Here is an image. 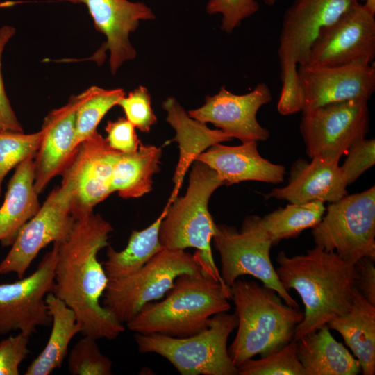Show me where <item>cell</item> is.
Returning a JSON list of instances; mask_svg holds the SVG:
<instances>
[{
	"mask_svg": "<svg viewBox=\"0 0 375 375\" xmlns=\"http://www.w3.org/2000/svg\"><path fill=\"white\" fill-rule=\"evenodd\" d=\"M195 160L212 169L226 185L247 181L278 184L283 183L285 175L283 165L261 156L256 141L238 146L215 144L201 153Z\"/></svg>",
	"mask_w": 375,
	"mask_h": 375,
	"instance_id": "44dd1931",
	"label": "cell"
},
{
	"mask_svg": "<svg viewBox=\"0 0 375 375\" xmlns=\"http://www.w3.org/2000/svg\"><path fill=\"white\" fill-rule=\"evenodd\" d=\"M171 201H168L159 217L148 227L133 231L126 247L116 251L108 246L106 260L102 262L108 280L117 279L139 271L156 254L164 249L159 231Z\"/></svg>",
	"mask_w": 375,
	"mask_h": 375,
	"instance_id": "83f0119b",
	"label": "cell"
},
{
	"mask_svg": "<svg viewBox=\"0 0 375 375\" xmlns=\"http://www.w3.org/2000/svg\"><path fill=\"white\" fill-rule=\"evenodd\" d=\"M238 331L228 348L238 368L256 355L279 350L294 338L303 312L288 305L273 289L238 278L230 286Z\"/></svg>",
	"mask_w": 375,
	"mask_h": 375,
	"instance_id": "3957f363",
	"label": "cell"
},
{
	"mask_svg": "<svg viewBox=\"0 0 375 375\" xmlns=\"http://www.w3.org/2000/svg\"><path fill=\"white\" fill-rule=\"evenodd\" d=\"M15 33V28L11 26L6 25L0 28V131L24 132L6 94L1 74L2 53L6 44Z\"/></svg>",
	"mask_w": 375,
	"mask_h": 375,
	"instance_id": "f35d334b",
	"label": "cell"
},
{
	"mask_svg": "<svg viewBox=\"0 0 375 375\" xmlns=\"http://www.w3.org/2000/svg\"><path fill=\"white\" fill-rule=\"evenodd\" d=\"M238 374L306 375L299 360L297 344L294 340L269 355L247 360L238 367Z\"/></svg>",
	"mask_w": 375,
	"mask_h": 375,
	"instance_id": "4dcf8cb0",
	"label": "cell"
},
{
	"mask_svg": "<svg viewBox=\"0 0 375 375\" xmlns=\"http://www.w3.org/2000/svg\"><path fill=\"white\" fill-rule=\"evenodd\" d=\"M41 137V131L28 134L11 131H0V197L6 174L26 158L35 155Z\"/></svg>",
	"mask_w": 375,
	"mask_h": 375,
	"instance_id": "1f68e13d",
	"label": "cell"
},
{
	"mask_svg": "<svg viewBox=\"0 0 375 375\" xmlns=\"http://www.w3.org/2000/svg\"><path fill=\"white\" fill-rule=\"evenodd\" d=\"M300 122L307 155L340 160L369 131L368 101L353 99L303 110Z\"/></svg>",
	"mask_w": 375,
	"mask_h": 375,
	"instance_id": "30bf717a",
	"label": "cell"
},
{
	"mask_svg": "<svg viewBox=\"0 0 375 375\" xmlns=\"http://www.w3.org/2000/svg\"><path fill=\"white\" fill-rule=\"evenodd\" d=\"M45 301L51 316L50 335L44 348L27 367L25 375H49L60 368L67 356L70 342L82 332L74 312L61 299L50 292Z\"/></svg>",
	"mask_w": 375,
	"mask_h": 375,
	"instance_id": "484cf974",
	"label": "cell"
},
{
	"mask_svg": "<svg viewBox=\"0 0 375 375\" xmlns=\"http://www.w3.org/2000/svg\"><path fill=\"white\" fill-rule=\"evenodd\" d=\"M56 260L53 244L31 274L0 284V335L19 331L31 337L38 328L51 324L45 298L53 291Z\"/></svg>",
	"mask_w": 375,
	"mask_h": 375,
	"instance_id": "4fadbf2b",
	"label": "cell"
},
{
	"mask_svg": "<svg viewBox=\"0 0 375 375\" xmlns=\"http://www.w3.org/2000/svg\"><path fill=\"white\" fill-rule=\"evenodd\" d=\"M72 184L62 179L60 185L51 192L38 212L18 233L0 262V274L15 273L23 278L42 249L67 237L75 220L72 215Z\"/></svg>",
	"mask_w": 375,
	"mask_h": 375,
	"instance_id": "7c38bea8",
	"label": "cell"
},
{
	"mask_svg": "<svg viewBox=\"0 0 375 375\" xmlns=\"http://www.w3.org/2000/svg\"><path fill=\"white\" fill-rule=\"evenodd\" d=\"M162 149L140 144L130 153H120L113 169L111 188L123 199L139 198L152 190L153 176L160 172Z\"/></svg>",
	"mask_w": 375,
	"mask_h": 375,
	"instance_id": "4316f807",
	"label": "cell"
},
{
	"mask_svg": "<svg viewBox=\"0 0 375 375\" xmlns=\"http://www.w3.org/2000/svg\"><path fill=\"white\" fill-rule=\"evenodd\" d=\"M297 70L302 110L353 99L368 101L375 91L374 62L360 60L338 66L305 65Z\"/></svg>",
	"mask_w": 375,
	"mask_h": 375,
	"instance_id": "9a60e30c",
	"label": "cell"
},
{
	"mask_svg": "<svg viewBox=\"0 0 375 375\" xmlns=\"http://www.w3.org/2000/svg\"><path fill=\"white\" fill-rule=\"evenodd\" d=\"M85 4L94 22L97 31L106 36V41L90 58L101 65L110 51V67L112 74L127 60L136 56L128 36L135 31L142 20H152L156 16L151 9L142 2L128 0H65Z\"/></svg>",
	"mask_w": 375,
	"mask_h": 375,
	"instance_id": "ac0fdd59",
	"label": "cell"
},
{
	"mask_svg": "<svg viewBox=\"0 0 375 375\" xmlns=\"http://www.w3.org/2000/svg\"><path fill=\"white\" fill-rule=\"evenodd\" d=\"M308 162L299 159L292 165L288 183L273 189L265 198L303 204L311 201L335 202L347 194L339 160L315 156Z\"/></svg>",
	"mask_w": 375,
	"mask_h": 375,
	"instance_id": "ffe728a7",
	"label": "cell"
},
{
	"mask_svg": "<svg viewBox=\"0 0 375 375\" xmlns=\"http://www.w3.org/2000/svg\"><path fill=\"white\" fill-rule=\"evenodd\" d=\"M83 92L45 117L39 148L34 157V187L39 194L60 174L75 150L76 115Z\"/></svg>",
	"mask_w": 375,
	"mask_h": 375,
	"instance_id": "d6986e66",
	"label": "cell"
},
{
	"mask_svg": "<svg viewBox=\"0 0 375 375\" xmlns=\"http://www.w3.org/2000/svg\"><path fill=\"white\" fill-rule=\"evenodd\" d=\"M192 163L187 191L169 205L160 227V240L169 249H196L204 272L225 285L212 256L216 224L208 210L210 197L224 183L206 164L198 160Z\"/></svg>",
	"mask_w": 375,
	"mask_h": 375,
	"instance_id": "8992f818",
	"label": "cell"
},
{
	"mask_svg": "<svg viewBox=\"0 0 375 375\" xmlns=\"http://www.w3.org/2000/svg\"><path fill=\"white\" fill-rule=\"evenodd\" d=\"M166 297L149 302L126 327L137 333L185 338L204 330L210 319L231 309V289L206 273L183 274Z\"/></svg>",
	"mask_w": 375,
	"mask_h": 375,
	"instance_id": "277c9868",
	"label": "cell"
},
{
	"mask_svg": "<svg viewBox=\"0 0 375 375\" xmlns=\"http://www.w3.org/2000/svg\"><path fill=\"white\" fill-rule=\"evenodd\" d=\"M71 349L67 369L72 375H110L112 362L103 355L96 339L83 335Z\"/></svg>",
	"mask_w": 375,
	"mask_h": 375,
	"instance_id": "d6a6232c",
	"label": "cell"
},
{
	"mask_svg": "<svg viewBox=\"0 0 375 375\" xmlns=\"http://www.w3.org/2000/svg\"><path fill=\"white\" fill-rule=\"evenodd\" d=\"M201 273L205 272L195 253L164 248L137 272L108 280L102 305L126 324L144 305L162 298L179 275Z\"/></svg>",
	"mask_w": 375,
	"mask_h": 375,
	"instance_id": "ba28073f",
	"label": "cell"
},
{
	"mask_svg": "<svg viewBox=\"0 0 375 375\" xmlns=\"http://www.w3.org/2000/svg\"><path fill=\"white\" fill-rule=\"evenodd\" d=\"M340 166L347 185H351L375 164V140L365 138L354 143Z\"/></svg>",
	"mask_w": 375,
	"mask_h": 375,
	"instance_id": "d590c367",
	"label": "cell"
},
{
	"mask_svg": "<svg viewBox=\"0 0 375 375\" xmlns=\"http://www.w3.org/2000/svg\"><path fill=\"white\" fill-rule=\"evenodd\" d=\"M30 336L20 333L0 341V375H18L19 367L29 353Z\"/></svg>",
	"mask_w": 375,
	"mask_h": 375,
	"instance_id": "8d00e7d4",
	"label": "cell"
},
{
	"mask_svg": "<svg viewBox=\"0 0 375 375\" xmlns=\"http://www.w3.org/2000/svg\"><path fill=\"white\" fill-rule=\"evenodd\" d=\"M125 95L122 88L104 89L92 86L83 92L76 115L74 147L96 133L106 114Z\"/></svg>",
	"mask_w": 375,
	"mask_h": 375,
	"instance_id": "f546056e",
	"label": "cell"
},
{
	"mask_svg": "<svg viewBox=\"0 0 375 375\" xmlns=\"http://www.w3.org/2000/svg\"><path fill=\"white\" fill-rule=\"evenodd\" d=\"M374 260L367 257L360 258L354 264V269L356 288L369 303L375 306Z\"/></svg>",
	"mask_w": 375,
	"mask_h": 375,
	"instance_id": "ab89813d",
	"label": "cell"
},
{
	"mask_svg": "<svg viewBox=\"0 0 375 375\" xmlns=\"http://www.w3.org/2000/svg\"><path fill=\"white\" fill-rule=\"evenodd\" d=\"M359 1H363L364 0H359Z\"/></svg>",
	"mask_w": 375,
	"mask_h": 375,
	"instance_id": "b9f144b4",
	"label": "cell"
},
{
	"mask_svg": "<svg viewBox=\"0 0 375 375\" xmlns=\"http://www.w3.org/2000/svg\"><path fill=\"white\" fill-rule=\"evenodd\" d=\"M296 341L306 375H357L361 371L358 360L334 338L327 325Z\"/></svg>",
	"mask_w": 375,
	"mask_h": 375,
	"instance_id": "cb8c5ba5",
	"label": "cell"
},
{
	"mask_svg": "<svg viewBox=\"0 0 375 375\" xmlns=\"http://www.w3.org/2000/svg\"><path fill=\"white\" fill-rule=\"evenodd\" d=\"M112 230L108 221L92 212L75 218L67 237L53 243L57 260L53 293L74 312L82 335L96 340H114L125 331L100 303L108 278L98 253L109 245Z\"/></svg>",
	"mask_w": 375,
	"mask_h": 375,
	"instance_id": "6da1fadb",
	"label": "cell"
},
{
	"mask_svg": "<svg viewBox=\"0 0 375 375\" xmlns=\"http://www.w3.org/2000/svg\"><path fill=\"white\" fill-rule=\"evenodd\" d=\"M364 8L372 15H375V0H364Z\"/></svg>",
	"mask_w": 375,
	"mask_h": 375,
	"instance_id": "60d3db41",
	"label": "cell"
},
{
	"mask_svg": "<svg viewBox=\"0 0 375 375\" xmlns=\"http://www.w3.org/2000/svg\"><path fill=\"white\" fill-rule=\"evenodd\" d=\"M272 99L266 83L258 84L244 94H235L222 86L213 96H206L203 105L188 111L191 118L202 123H211L231 139L242 143L265 141L269 131L257 120L258 110Z\"/></svg>",
	"mask_w": 375,
	"mask_h": 375,
	"instance_id": "e0dca14e",
	"label": "cell"
},
{
	"mask_svg": "<svg viewBox=\"0 0 375 375\" xmlns=\"http://www.w3.org/2000/svg\"><path fill=\"white\" fill-rule=\"evenodd\" d=\"M120 153L97 131L76 147L60 174L72 185L74 217L92 212L112 193L113 169Z\"/></svg>",
	"mask_w": 375,
	"mask_h": 375,
	"instance_id": "5bb4252c",
	"label": "cell"
},
{
	"mask_svg": "<svg viewBox=\"0 0 375 375\" xmlns=\"http://www.w3.org/2000/svg\"><path fill=\"white\" fill-rule=\"evenodd\" d=\"M276 269L283 288L294 290L304 305L303 319L293 340L313 332L347 312L356 289V271L352 265L335 251L315 246L305 254L276 256Z\"/></svg>",
	"mask_w": 375,
	"mask_h": 375,
	"instance_id": "7a4b0ae2",
	"label": "cell"
},
{
	"mask_svg": "<svg viewBox=\"0 0 375 375\" xmlns=\"http://www.w3.org/2000/svg\"><path fill=\"white\" fill-rule=\"evenodd\" d=\"M20 162L10 178L3 204L0 207V242L11 246L25 224L40 210L41 205L34 187V157Z\"/></svg>",
	"mask_w": 375,
	"mask_h": 375,
	"instance_id": "7402d4cb",
	"label": "cell"
},
{
	"mask_svg": "<svg viewBox=\"0 0 375 375\" xmlns=\"http://www.w3.org/2000/svg\"><path fill=\"white\" fill-rule=\"evenodd\" d=\"M325 211L324 203L320 201L290 203L263 217L247 216L243 222L260 231L276 245L282 240L295 238L304 230L315 227Z\"/></svg>",
	"mask_w": 375,
	"mask_h": 375,
	"instance_id": "f1b7e54d",
	"label": "cell"
},
{
	"mask_svg": "<svg viewBox=\"0 0 375 375\" xmlns=\"http://www.w3.org/2000/svg\"><path fill=\"white\" fill-rule=\"evenodd\" d=\"M277 0H264L266 5L273 6ZM259 10L257 0H209L206 5L208 14H221V28L231 33L239 26L244 19L251 17Z\"/></svg>",
	"mask_w": 375,
	"mask_h": 375,
	"instance_id": "836d02e7",
	"label": "cell"
},
{
	"mask_svg": "<svg viewBox=\"0 0 375 375\" xmlns=\"http://www.w3.org/2000/svg\"><path fill=\"white\" fill-rule=\"evenodd\" d=\"M327 326L338 331L360 363L364 375L375 374V306L356 288L349 309Z\"/></svg>",
	"mask_w": 375,
	"mask_h": 375,
	"instance_id": "d4e9b609",
	"label": "cell"
},
{
	"mask_svg": "<svg viewBox=\"0 0 375 375\" xmlns=\"http://www.w3.org/2000/svg\"><path fill=\"white\" fill-rule=\"evenodd\" d=\"M212 240L219 253V272L225 285L230 288L241 276L251 275L274 290L288 305L299 308L278 277L269 255L273 245L262 233L244 222L240 231L233 226L216 224Z\"/></svg>",
	"mask_w": 375,
	"mask_h": 375,
	"instance_id": "8fae6325",
	"label": "cell"
},
{
	"mask_svg": "<svg viewBox=\"0 0 375 375\" xmlns=\"http://www.w3.org/2000/svg\"><path fill=\"white\" fill-rule=\"evenodd\" d=\"M374 57V15L359 3L321 31L306 65L338 66L360 60L372 62Z\"/></svg>",
	"mask_w": 375,
	"mask_h": 375,
	"instance_id": "2e32d148",
	"label": "cell"
},
{
	"mask_svg": "<svg viewBox=\"0 0 375 375\" xmlns=\"http://www.w3.org/2000/svg\"><path fill=\"white\" fill-rule=\"evenodd\" d=\"M312 235L315 246L352 265L365 257L375 260V187L331 203Z\"/></svg>",
	"mask_w": 375,
	"mask_h": 375,
	"instance_id": "9c48e42d",
	"label": "cell"
},
{
	"mask_svg": "<svg viewBox=\"0 0 375 375\" xmlns=\"http://www.w3.org/2000/svg\"><path fill=\"white\" fill-rule=\"evenodd\" d=\"M237 326L235 314L225 312L212 316L204 330L190 336L135 333V340L140 352L164 357L181 375H236L227 342Z\"/></svg>",
	"mask_w": 375,
	"mask_h": 375,
	"instance_id": "52a82bcc",
	"label": "cell"
},
{
	"mask_svg": "<svg viewBox=\"0 0 375 375\" xmlns=\"http://www.w3.org/2000/svg\"><path fill=\"white\" fill-rule=\"evenodd\" d=\"M358 3L359 0H295L285 11L278 48L282 86L277 110L281 115L302 110L298 67L307 64L321 31Z\"/></svg>",
	"mask_w": 375,
	"mask_h": 375,
	"instance_id": "5b68a950",
	"label": "cell"
},
{
	"mask_svg": "<svg viewBox=\"0 0 375 375\" xmlns=\"http://www.w3.org/2000/svg\"><path fill=\"white\" fill-rule=\"evenodd\" d=\"M135 126L126 118L119 117L115 121H108L105 130L106 140L108 145L121 153L136 151L141 144Z\"/></svg>",
	"mask_w": 375,
	"mask_h": 375,
	"instance_id": "74e56055",
	"label": "cell"
},
{
	"mask_svg": "<svg viewBox=\"0 0 375 375\" xmlns=\"http://www.w3.org/2000/svg\"><path fill=\"white\" fill-rule=\"evenodd\" d=\"M118 106L122 109L128 120L143 133H149L157 118L151 107V96L147 88L139 86L126 94L119 101Z\"/></svg>",
	"mask_w": 375,
	"mask_h": 375,
	"instance_id": "e575fe53",
	"label": "cell"
},
{
	"mask_svg": "<svg viewBox=\"0 0 375 375\" xmlns=\"http://www.w3.org/2000/svg\"><path fill=\"white\" fill-rule=\"evenodd\" d=\"M167 111V122L174 128L180 147V158L174 176V188L169 199L173 201L183 182L185 174L196 158L210 146L231 139L220 129L209 128L206 124L189 117L184 108L174 97L167 98L162 103Z\"/></svg>",
	"mask_w": 375,
	"mask_h": 375,
	"instance_id": "603a6c76",
	"label": "cell"
}]
</instances>
